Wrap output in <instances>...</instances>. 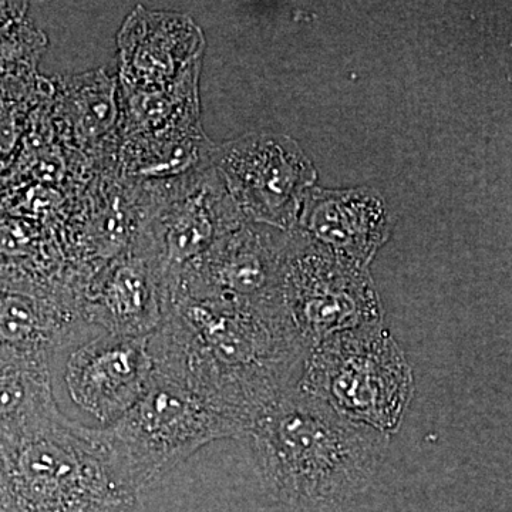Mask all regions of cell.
Instances as JSON below:
<instances>
[{"label":"cell","instance_id":"3957f363","mask_svg":"<svg viewBox=\"0 0 512 512\" xmlns=\"http://www.w3.org/2000/svg\"><path fill=\"white\" fill-rule=\"evenodd\" d=\"M137 497L100 429L55 399L0 423V512H136Z\"/></svg>","mask_w":512,"mask_h":512},{"label":"cell","instance_id":"30bf717a","mask_svg":"<svg viewBox=\"0 0 512 512\" xmlns=\"http://www.w3.org/2000/svg\"><path fill=\"white\" fill-rule=\"evenodd\" d=\"M64 366L72 402L110 426L140 399L154 372L150 336H121L96 328L92 338H76Z\"/></svg>","mask_w":512,"mask_h":512},{"label":"cell","instance_id":"277c9868","mask_svg":"<svg viewBox=\"0 0 512 512\" xmlns=\"http://www.w3.org/2000/svg\"><path fill=\"white\" fill-rule=\"evenodd\" d=\"M100 433L114 463L140 493L200 448L212 441L244 437L245 429L183 376L154 363L140 399Z\"/></svg>","mask_w":512,"mask_h":512},{"label":"cell","instance_id":"d6986e66","mask_svg":"<svg viewBox=\"0 0 512 512\" xmlns=\"http://www.w3.org/2000/svg\"><path fill=\"white\" fill-rule=\"evenodd\" d=\"M39 94L0 92V173L12 161L18 144L22 141L33 107L39 103Z\"/></svg>","mask_w":512,"mask_h":512},{"label":"cell","instance_id":"4fadbf2b","mask_svg":"<svg viewBox=\"0 0 512 512\" xmlns=\"http://www.w3.org/2000/svg\"><path fill=\"white\" fill-rule=\"evenodd\" d=\"M204 49V33L191 16L138 5L117 33L120 89H167L202 63Z\"/></svg>","mask_w":512,"mask_h":512},{"label":"cell","instance_id":"8992f818","mask_svg":"<svg viewBox=\"0 0 512 512\" xmlns=\"http://www.w3.org/2000/svg\"><path fill=\"white\" fill-rule=\"evenodd\" d=\"M274 306L309 350L340 333L383 323L369 268L330 251L299 228L289 234Z\"/></svg>","mask_w":512,"mask_h":512},{"label":"cell","instance_id":"7a4b0ae2","mask_svg":"<svg viewBox=\"0 0 512 512\" xmlns=\"http://www.w3.org/2000/svg\"><path fill=\"white\" fill-rule=\"evenodd\" d=\"M245 437L268 493L308 511L339 507L363 493L390 439L340 416L298 384L262 410Z\"/></svg>","mask_w":512,"mask_h":512},{"label":"cell","instance_id":"9a60e30c","mask_svg":"<svg viewBox=\"0 0 512 512\" xmlns=\"http://www.w3.org/2000/svg\"><path fill=\"white\" fill-rule=\"evenodd\" d=\"M53 123L64 143L92 154L103 165L113 156L120 131V87L106 69L55 77L47 93Z\"/></svg>","mask_w":512,"mask_h":512},{"label":"cell","instance_id":"ffe728a7","mask_svg":"<svg viewBox=\"0 0 512 512\" xmlns=\"http://www.w3.org/2000/svg\"><path fill=\"white\" fill-rule=\"evenodd\" d=\"M29 3L26 2H0V28L28 18Z\"/></svg>","mask_w":512,"mask_h":512},{"label":"cell","instance_id":"8fae6325","mask_svg":"<svg viewBox=\"0 0 512 512\" xmlns=\"http://www.w3.org/2000/svg\"><path fill=\"white\" fill-rule=\"evenodd\" d=\"M167 275L156 256L133 238L83 284L80 308L94 328L121 336H150L168 308Z\"/></svg>","mask_w":512,"mask_h":512},{"label":"cell","instance_id":"5bb4252c","mask_svg":"<svg viewBox=\"0 0 512 512\" xmlns=\"http://www.w3.org/2000/svg\"><path fill=\"white\" fill-rule=\"evenodd\" d=\"M296 228L330 251L369 268L392 237L393 220L375 188L326 190L315 185L305 195Z\"/></svg>","mask_w":512,"mask_h":512},{"label":"cell","instance_id":"e0dca14e","mask_svg":"<svg viewBox=\"0 0 512 512\" xmlns=\"http://www.w3.org/2000/svg\"><path fill=\"white\" fill-rule=\"evenodd\" d=\"M52 357L46 353L0 349V423L53 396Z\"/></svg>","mask_w":512,"mask_h":512},{"label":"cell","instance_id":"2e32d148","mask_svg":"<svg viewBox=\"0 0 512 512\" xmlns=\"http://www.w3.org/2000/svg\"><path fill=\"white\" fill-rule=\"evenodd\" d=\"M214 148L194 111L163 128L119 136L104 170L138 183L170 180L210 165Z\"/></svg>","mask_w":512,"mask_h":512},{"label":"cell","instance_id":"ba28073f","mask_svg":"<svg viewBox=\"0 0 512 512\" xmlns=\"http://www.w3.org/2000/svg\"><path fill=\"white\" fill-rule=\"evenodd\" d=\"M211 164L245 221L281 231L296 228L318 180L305 151L285 134L248 133L215 144Z\"/></svg>","mask_w":512,"mask_h":512},{"label":"cell","instance_id":"7c38bea8","mask_svg":"<svg viewBox=\"0 0 512 512\" xmlns=\"http://www.w3.org/2000/svg\"><path fill=\"white\" fill-rule=\"evenodd\" d=\"M89 326L69 279L0 268V349L55 356Z\"/></svg>","mask_w":512,"mask_h":512},{"label":"cell","instance_id":"9c48e42d","mask_svg":"<svg viewBox=\"0 0 512 512\" xmlns=\"http://www.w3.org/2000/svg\"><path fill=\"white\" fill-rule=\"evenodd\" d=\"M289 234L244 222L185 265L171 281L170 295L272 308Z\"/></svg>","mask_w":512,"mask_h":512},{"label":"cell","instance_id":"ac0fdd59","mask_svg":"<svg viewBox=\"0 0 512 512\" xmlns=\"http://www.w3.org/2000/svg\"><path fill=\"white\" fill-rule=\"evenodd\" d=\"M46 37L28 18L0 28V87L35 83Z\"/></svg>","mask_w":512,"mask_h":512},{"label":"cell","instance_id":"6da1fadb","mask_svg":"<svg viewBox=\"0 0 512 512\" xmlns=\"http://www.w3.org/2000/svg\"><path fill=\"white\" fill-rule=\"evenodd\" d=\"M150 349L156 365L183 376L245 433L299 383L311 352L275 308L183 295L168 296Z\"/></svg>","mask_w":512,"mask_h":512},{"label":"cell","instance_id":"52a82bcc","mask_svg":"<svg viewBox=\"0 0 512 512\" xmlns=\"http://www.w3.org/2000/svg\"><path fill=\"white\" fill-rule=\"evenodd\" d=\"M140 184L143 218L134 238L156 256L168 286L185 265L247 222L212 164L181 177Z\"/></svg>","mask_w":512,"mask_h":512},{"label":"cell","instance_id":"5b68a950","mask_svg":"<svg viewBox=\"0 0 512 512\" xmlns=\"http://www.w3.org/2000/svg\"><path fill=\"white\" fill-rule=\"evenodd\" d=\"M298 386L340 416L389 437L414 396L412 367L383 323L320 342L306 357Z\"/></svg>","mask_w":512,"mask_h":512}]
</instances>
